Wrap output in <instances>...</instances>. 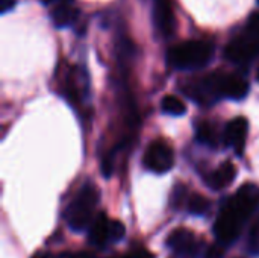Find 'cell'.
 Masks as SVG:
<instances>
[{
	"label": "cell",
	"instance_id": "obj_5",
	"mask_svg": "<svg viewBox=\"0 0 259 258\" xmlns=\"http://www.w3.org/2000/svg\"><path fill=\"white\" fill-rule=\"evenodd\" d=\"M175 166L173 148L164 140H153L144 154V167L153 173H167Z\"/></svg>",
	"mask_w": 259,
	"mask_h": 258
},
{
	"label": "cell",
	"instance_id": "obj_8",
	"mask_svg": "<svg viewBox=\"0 0 259 258\" xmlns=\"http://www.w3.org/2000/svg\"><path fill=\"white\" fill-rule=\"evenodd\" d=\"M153 21L162 36H171L176 29V17L170 0L153 2Z\"/></svg>",
	"mask_w": 259,
	"mask_h": 258
},
{
	"label": "cell",
	"instance_id": "obj_21",
	"mask_svg": "<svg viewBox=\"0 0 259 258\" xmlns=\"http://www.w3.org/2000/svg\"><path fill=\"white\" fill-rule=\"evenodd\" d=\"M112 170H114V157L106 155L102 160V173H103L105 178H109L112 175Z\"/></svg>",
	"mask_w": 259,
	"mask_h": 258
},
{
	"label": "cell",
	"instance_id": "obj_25",
	"mask_svg": "<svg viewBox=\"0 0 259 258\" xmlns=\"http://www.w3.org/2000/svg\"><path fill=\"white\" fill-rule=\"evenodd\" d=\"M58 258H94L91 254L87 252H79V254H62L61 257Z\"/></svg>",
	"mask_w": 259,
	"mask_h": 258
},
{
	"label": "cell",
	"instance_id": "obj_18",
	"mask_svg": "<svg viewBox=\"0 0 259 258\" xmlns=\"http://www.w3.org/2000/svg\"><path fill=\"white\" fill-rule=\"evenodd\" d=\"M200 246L202 245L197 242L193 246H188V248H184V249H179V251H173L171 258H197L199 254H200Z\"/></svg>",
	"mask_w": 259,
	"mask_h": 258
},
{
	"label": "cell",
	"instance_id": "obj_19",
	"mask_svg": "<svg viewBox=\"0 0 259 258\" xmlns=\"http://www.w3.org/2000/svg\"><path fill=\"white\" fill-rule=\"evenodd\" d=\"M187 187L185 186H176L175 187V190H173V193H171V205L175 207V208H179L184 202H185V199H187Z\"/></svg>",
	"mask_w": 259,
	"mask_h": 258
},
{
	"label": "cell",
	"instance_id": "obj_29",
	"mask_svg": "<svg viewBox=\"0 0 259 258\" xmlns=\"http://www.w3.org/2000/svg\"><path fill=\"white\" fill-rule=\"evenodd\" d=\"M258 3H259V0H258Z\"/></svg>",
	"mask_w": 259,
	"mask_h": 258
},
{
	"label": "cell",
	"instance_id": "obj_13",
	"mask_svg": "<svg viewBox=\"0 0 259 258\" xmlns=\"http://www.w3.org/2000/svg\"><path fill=\"white\" fill-rule=\"evenodd\" d=\"M196 243H197L196 236L190 230H187V228H178V230H175L168 236V239H167V246L171 248V251H179V249L193 246Z\"/></svg>",
	"mask_w": 259,
	"mask_h": 258
},
{
	"label": "cell",
	"instance_id": "obj_11",
	"mask_svg": "<svg viewBox=\"0 0 259 258\" xmlns=\"http://www.w3.org/2000/svg\"><path fill=\"white\" fill-rule=\"evenodd\" d=\"M109 222L111 219L106 217L105 213H99L97 217L93 220L88 233V240L96 248H105L111 242V231H109Z\"/></svg>",
	"mask_w": 259,
	"mask_h": 258
},
{
	"label": "cell",
	"instance_id": "obj_3",
	"mask_svg": "<svg viewBox=\"0 0 259 258\" xmlns=\"http://www.w3.org/2000/svg\"><path fill=\"white\" fill-rule=\"evenodd\" d=\"M259 55V12L250 15L246 30L225 49V56L232 62H249Z\"/></svg>",
	"mask_w": 259,
	"mask_h": 258
},
{
	"label": "cell",
	"instance_id": "obj_15",
	"mask_svg": "<svg viewBox=\"0 0 259 258\" xmlns=\"http://www.w3.org/2000/svg\"><path fill=\"white\" fill-rule=\"evenodd\" d=\"M187 208H188V213H190V214L202 216V214H205V213L211 208V202H209V199H206L205 196L196 193V195H191V196L187 199Z\"/></svg>",
	"mask_w": 259,
	"mask_h": 258
},
{
	"label": "cell",
	"instance_id": "obj_14",
	"mask_svg": "<svg viewBox=\"0 0 259 258\" xmlns=\"http://www.w3.org/2000/svg\"><path fill=\"white\" fill-rule=\"evenodd\" d=\"M161 109L168 114V116H175V117H179V116H184L187 113V105L184 103V100H181L179 97L176 96H165L161 102Z\"/></svg>",
	"mask_w": 259,
	"mask_h": 258
},
{
	"label": "cell",
	"instance_id": "obj_9",
	"mask_svg": "<svg viewBox=\"0 0 259 258\" xmlns=\"http://www.w3.org/2000/svg\"><path fill=\"white\" fill-rule=\"evenodd\" d=\"M219 93L220 97H229L234 100L244 99L249 93V82L235 75L219 73Z\"/></svg>",
	"mask_w": 259,
	"mask_h": 258
},
{
	"label": "cell",
	"instance_id": "obj_28",
	"mask_svg": "<svg viewBox=\"0 0 259 258\" xmlns=\"http://www.w3.org/2000/svg\"><path fill=\"white\" fill-rule=\"evenodd\" d=\"M256 81L259 82V67H258V70H256Z\"/></svg>",
	"mask_w": 259,
	"mask_h": 258
},
{
	"label": "cell",
	"instance_id": "obj_7",
	"mask_svg": "<svg viewBox=\"0 0 259 258\" xmlns=\"http://www.w3.org/2000/svg\"><path fill=\"white\" fill-rule=\"evenodd\" d=\"M249 134V122L246 117H235L232 119L225 129V144L232 148L237 155L244 154V146Z\"/></svg>",
	"mask_w": 259,
	"mask_h": 258
},
{
	"label": "cell",
	"instance_id": "obj_23",
	"mask_svg": "<svg viewBox=\"0 0 259 258\" xmlns=\"http://www.w3.org/2000/svg\"><path fill=\"white\" fill-rule=\"evenodd\" d=\"M114 258H155V255L152 252H149L147 249H135V251H131L127 255L124 257H114Z\"/></svg>",
	"mask_w": 259,
	"mask_h": 258
},
{
	"label": "cell",
	"instance_id": "obj_20",
	"mask_svg": "<svg viewBox=\"0 0 259 258\" xmlns=\"http://www.w3.org/2000/svg\"><path fill=\"white\" fill-rule=\"evenodd\" d=\"M249 251H250V254L259 257V225L253 227V230L250 231V236H249Z\"/></svg>",
	"mask_w": 259,
	"mask_h": 258
},
{
	"label": "cell",
	"instance_id": "obj_10",
	"mask_svg": "<svg viewBox=\"0 0 259 258\" xmlns=\"http://www.w3.org/2000/svg\"><path fill=\"white\" fill-rule=\"evenodd\" d=\"M235 178H237L235 164L231 161H225L219 166V169H215L211 175H208V178L205 181L211 190L219 192V190H223L228 186H231Z\"/></svg>",
	"mask_w": 259,
	"mask_h": 258
},
{
	"label": "cell",
	"instance_id": "obj_16",
	"mask_svg": "<svg viewBox=\"0 0 259 258\" xmlns=\"http://www.w3.org/2000/svg\"><path fill=\"white\" fill-rule=\"evenodd\" d=\"M196 138L197 141L206 144V146H215L217 144V134H215V129L209 125V123H202L197 126V131H196Z\"/></svg>",
	"mask_w": 259,
	"mask_h": 258
},
{
	"label": "cell",
	"instance_id": "obj_27",
	"mask_svg": "<svg viewBox=\"0 0 259 258\" xmlns=\"http://www.w3.org/2000/svg\"><path fill=\"white\" fill-rule=\"evenodd\" d=\"M55 2H61V3H70L71 0H55Z\"/></svg>",
	"mask_w": 259,
	"mask_h": 258
},
{
	"label": "cell",
	"instance_id": "obj_26",
	"mask_svg": "<svg viewBox=\"0 0 259 258\" xmlns=\"http://www.w3.org/2000/svg\"><path fill=\"white\" fill-rule=\"evenodd\" d=\"M33 258H52V257H49V255H44V254H38L36 257H33Z\"/></svg>",
	"mask_w": 259,
	"mask_h": 258
},
{
	"label": "cell",
	"instance_id": "obj_6",
	"mask_svg": "<svg viewBox=\"0 0 259 258\" xmlns=\"http://www.w3.org/2000/svg\"><path fill=\"white\" fill-rule=\"evenodd\" d=\"M228 202L234 208V211L246 222L258 207L259 190L256 189V186H253L250 182L244 184L243 187H240V190L235 193V196L228 199Z\"/></svg>",
	"mask_w": 259,
	"mask_h": 258
},
{
	"label": "cell",
	"instance_id": "obj_4",
	"mask_svg": "<svg viewBox=\"0 0 259 258\" xmlns=\"http://www.w3.org/2000/svg\"><path fill=\"white\" fill-rule=\"evenodd\" d=\"M241 225H244V220L234 211V208L226 201L214 225V234L219 243L225 246L235 243L241 234Z\"/></svg>",
	"mask_w": 259,
	"mask_h": 258
},
{
	"label": "cell",
	"instance_id": "obj_12",
	"mask_svg": "<svg viewBox=\"0 0 259 258\" xmlns=\"http://www.w3.org/2000/svg\"><path fill=\"white\" fill-rule=\"evenodd\" d=\"M77 14L79 11L70 6L68 3H59L52 11V21L56 27H67L76 21Z\"/></svg>",
	"mask_w": 259,
	"mask_h": 258
},
{
	"label": "cell",
	"instance_id": "obj_22",
	"mask_svg": "<svg viewBox=\"0 0 259 258\" xmlns=\"http://www.w3.org/2000/svg\"><path fill=\"white\" fill-rule=\"evenodd\" d=\"M225 257V251L220 245H211L205 254V258H223Z\"/></svg>",
	"mask_w": 259,
	"mask_h": 258
},
{
	"label": "cell",
	"instance_id": "obj_24",
	"mask_svg": "<svg viewBox=\"0 0 259 258\" xmlns=\"http://www.w3.org/2000/svg\"><path fill=\"white\" fill-rule=\"evenodd\" d=\"M0 3H2V8H0L2 14H5V12L11 11V9L15 6V0H0Z\"/></svg>",
	"mask_w": 259,
	"mask_h": 258
},
{
	"label": "cell",
	"instance_id": "obj_2",
	"mask_svg": "<svg viewBox=\"0 0 259 258\" xmlns=\"http://www.w3.org/2000/svg\"><path fill=\"white\" fill-rule=\"evenodd\" d=\"M97 204H99V190L91 182L85 184L77 192V195L74 196V199L70 202V205L64 213L68 227L77 233L83 231L93 220Z\"/></svg>",
	"mask_w": 259,
	"mask_h": 258
},
{
	"label": "cell",
	"instance_id": "obj_17",
	"mask_svg": "<svg viewBox=\"0 0 259 258\" xmlns=\"http://www.w3.org/2000/svg\"><path fill=\"white\" fill-rule=\"evenodd\" d=\"M109 231H111V242L112 243L120 242L124 237V234H126L124 225L120 220H115V219H111V222H109Z\"/></svg>",
	"mask_w": 259,
	"mask_h": 258
},
{
	"label": "cell",
	"instance_id": "obj_1",
	"mask_svg": "<svg viewBox=\"0 0 259 258\" xmlns=\"http://www.w3.org/2000/svg\"><path fill=\"white\" fill-rule=\"evenodd\" d=\"M214 44L211 41H184L168 50V62L179 70H199L208 65L214 56Z\"/></svg>",
	"mask_w": 259,
	"mask_h": 258
}]
</instances>
